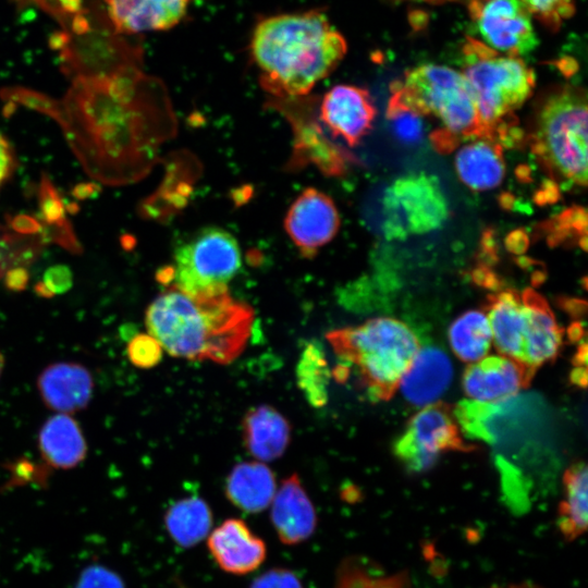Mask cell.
<instances>
[{
    "label": "cell",
    "instance_id": "2e32d148",
    "mask_svg": "<svg viewBox=\"0 0 588 588\" xmlns=\"http://www.w3.org/2000/svg\"><path fill=\"white\" fill-rule=\"evenodd\" d=\"M115 33L133 35L177 25L192 0H102Z\"/></svg>",
    "mask_w": 588,
    "mask_h": 588
},
{
    "label": "cell",
    "instance_id": "277c9868",
    "mask_svg": "<svg viewBox=\"0 0 588 588\" xmlns=\"http://www.w3.org/2000/svg\"><path fill=\"white\" fill-rule=\"evenodd\" d=\"M340 359L355 367L373 400H389L419 350V341L403 322L388 317L335 329L326 335Z\"/></svg>",
    "mask_w": 588,
    "mask_h": 588
},
{
    "label": "cell",
    "instance_id": "4316f807",
    "mask_svg": "<svg viewBox=\"0 0 588 588\" xmlns=\"http://www.w3.org/2000/svg\"><path fill=\"white\" fill-rule=\"evenodd\" d=\"M584 462L573 464L564 475L565 497L559 509V528L566 540H575L587 529L588 477Z\"/></svg>",
    "mask_w": 588,
    "mask_h": 588
},
{
    "label": "cell",
    "instance_id": "44dd1931",
    "mask_svg": "<svg viewBox=\"0 0 588 588\" xmlns=\"http://www.w3.org/2000/svg\"><path fill=\"white\" fill-rule=\"evenodd\" d=\"M242 427L246 450L257 461L277 460L289 446L290 422L270 405L262 404L248 409Z\"/></svg>",
    "mask_w": 588,
    "mask_h": 588
},
{
    "label": "cell",
    "instance_id": "ab89813d",
    "mask_svg": "<svg viewBox=\"0 0 588 588\" xmlns=\"http://www.w3.org/2000/svg\"><path fill=\"white\" fill-rule=\"evenodd\" d=\"M528 234L523 229L512 231L505 238L507 250L513 254H523L528 248Z\"/></svg>",
    "mask_w": 588,
    "mask_h": 588
},
{
    "label": "cell",
    "instance_id": "3957f363",
    "mask_svg": "<svg viewBox=\"0 0 588 588\" xmlns=\"http://www.w3.org/2000/svg\"><path fill=\"white\" fill-rule=\"evenodd\" d=\"M249 49L266 90L293 98L307 95L330 75L347 45L323 13L311 10L259 21Z\"/></svg>",
    "mask_w": 588,
    "mask_h": 588
},
{
    "label": "cell",
    "instance_id": "f6af8a7d",
    "mask_svg": "<svg viewBox=\"0 0 588 588\" xmlns=\"http://www.w3.org/2000/svg\"><path fill=\"white\" fill-rule=\"evenodd\" d=\"M2 367H3V357L0 353V375H1V371H2Z\"/></svg>",
    "mask_w": 588,
    "mask_h": 588
},
{
    "label": "cell",
    "instance_id": "8992f818",
    "mask_svg": "<svg viewBox=\"0 0 588 588\" xmlns=\"http://www.w3.org/2000/svg\"><path fill=\"white\" fill-rule=\"evenodd\" d=\"M464 75L474 98L480 137L494 142L497 131L516 119L513 112L530 96L535 73L520 57L498 52L467 37L463 47Z\"/></svg>",
    "mask_w": 588,
    "mask_h": 588
},
{
    "label": "cell",
    "instance_id": "8d00e7d4",
    "mask_svg": "<svg viewBox=\"0 0 588 588\" xmlns=\"http://www.w3.org/2000/svg\"><path fill=\"white\" fill-rule=\"evenodd\" d=\"M430 139L432 146L439 152L448 154L457 147L461 138L444 128H440L431 133Z\"/></svg>",
    "mask_w": 588,
    "mask_h": 588
},
{
    "label": "cell",
    "instance_id": "f546056e",
    "mask_svg": "<svg viewBox=\"0 0 588 588\" xmlns=\"http://www.w3.org/2000/svg\"><path fill=\"white\" fill-rule=\"evenodd\" d=\"M547 241L555 246L568 238L577 240L584 250L587 249V212L586 209L573 206L555 218L543 223Z\"/></svg>",
    "mask_w": 588,
    "mask_h": 588
},
{
    "label": "cell",
    "instance_id": "7a4b0ae2",
    "mask_svg": "<svg viewBox=\"0 0 588 588\" xmlns=\"http://www.w3.org/2000/svg\"><path fill=\"white\" fill-rule=\"evenodd\" d=\"M254 318L228 289L191 294L170 284L148 306L145 323L169 355L228 365L246 348Z\"/></svg>",
    "mask_w": 588,
    "mask_h": 588
},
{
    "label": "cell",
    "instance_id": "d6986e66",
    "mask_svg": "<svg viewBox=\"0 0 588 588\" xmlns=\"http://www.w3.org/2000/svg\"><path fill=\"white\" fill-rule=\"evenodd\" d=\"M37 385L49 408L71 415L88 405L94 383L86 367L74 362H61L46 367Z\"/></svg>",
    "mask_w": 588,
    "mask_h": 588
},
{
    "label": "cell",
    "instance_id": "d590c367",
    "mask_svg": "<svg viewBox=\"0 0 588 588\" xmlns=\"http://www.w3.org/2000/svg\"><path fill=\"white\" fill-rule=\"evenodd\" d=\"M249 588H303V584L294 572L277 567L256 577Z\"/></svg>",
    "mask_w": 588,
    "mask_h": 588
},
{
    "label": "cell",
    "instance_id": "5b68a950",
    "mask_svg": "<svg viewBox=\"0 0 588 588\" xmlns=\"http://www.w3.org/2000/svg\"><path fill=\"white\" fill-rule=\"evenodd\" d=\"M532 154L550 174L564 186L587 183V97L584 89L565 86L541 105L532 133Z\"/></svg>",
    "mask_w": 588,
    "mask_h": 588
},
{
    "label": "cell",
    "instance_id": "f1b7e54d",
    "mask_svg": "<svg viewBox=\"0 0 588 588\" xmlns=\"http://www.w3.org/2000/svg\"><path fill=\"white\" fill-rule=\"evenodd\" d=\"M328 366L322 351L309 345L302 354L297 365L299 388L314 406H322L327 402Z\"/></svg>",
    "mask_w": 588,
    "mask_h": 588
},
{
    "label": "cell",
    "instance_id": "e575fe53",
    "mask_svg": "<svg viewBox=\"0 0 588 588\" xmlns=\"http://www.w3.org/2000/svg\"><path fill=\"white\" fill-rule=\"evenodd\" d=\"M72 282V272L66 266H52L47 269L44 280L36 284L35 290L40 296L51 297L68 291Z\"/></svg>",
    "mask_w": 588,
    "mask_h": 588
},
{
    "label": "cell",
    "instance_id": "4fadbf2b",
    "mask_svg": "<svg viewBox=\"0 0 588 588\" xmlns=\"http://www.w3.org/2000/svg\"><path fill=\"white\" fill-rule=\"evenodd\" d=\"M534 375L520 362L504 355L488 356L466 368L463 388L473 401L495 403L513 397L530 383Z\"/></svg>",
    "mask_w": 588,
    "mask_h": 588
},
{
    "label": "cell",
    "instance_id": "52a82bcc",
    "mask_svg": "<svg viewBox=\"0 0 588 588\" xmlns=\"http://www.w3.org/2000/svg\"><path fill=\"white\" fill-rule=\"evenodd\" d=\"M389 101L424 115L432 114L443 128L463 138L480 137L477 108L462 72L439 64H422L391 86Z\"/></svg>",
    "mask_w": 588,
    "mask_h": 588
},
{
    "label": "cell",
    "instance_id": "ba28073f",
    "mask_svg": "<svg viewBox=\"0 0 588 588\" xmlns=\"http://www.w3.org/2000/svg\"><path fill=\"white\" fill-rule=\"evenodd\" d=\"M241 268L236 240L219 228H207L175 252L169 283L186 293L228 289Z\"/></svg>",
    "mask_w": 588,
    "mask_h": 588
},
{
    "label": "cell",
    "instance_id": "d6a6232c",
    "mask_svg": "<svg viewBox=\"0 0 588 588\" xmlns=\"http://www.w3.org/2000/svg\"><path fill=\"white\" fill-rule=\"evenodd\" d=\"M163 348L149 333L135 335L127 344L126 353L131 363L139 368H151L162 357Z\"/></svg>",
    "mask_w": 588,
    "mask_h": 588
},
{
    "label": "cell",
    "instance_id": "30bf717a",
    "mask_svg": "<svg viewBox=\"0 0 588 588\" xmlns=\"http://www.w3.org/2000/svg\"><path fill=\"white\" fill-rule=\"evenodd\" d=\"M457 420L449 405H426L412 417L394 444L396 457L415 471L425 470L446 451H467Z\"/></svg>",
    "mask_w": 588,
    "mask_h": 588
},
{
    "label": "cell",
    "instance_id": "b9f144b4",
    "mask_svg": "<svg viewBox=\"0 0 588 588\" xmlns=\"http://www.w3.org/2000/svg\"><path fill=\"white\" fill-rule=\"evenodd\" d=\"M4 282L8 289L21 291L28 282V272L24 268L15 267L7 272Z\"/></svg>",
    "mask_w": 588,
    "mask_h": 588
},
{
    "label": "cell",
    "instance_id": "603a6c76",
    "mask_svg": "<svg viewBox=\"0 0 588 588\" xmlns=\"http://www.w3.org/2000/svg\"><path fill=\"white\" fill-rule=\"evenodd\" d=\"M277 491L275 476L265 462L236 464L225 481V495L237 509L259 513L268 507Z\"/></svg>",
    "mask_w": 588,
    "mask_h": 588
},
{
    "label": "cell",
    "instance_id": "60d3db41",
    "mask_svg": "<svg viewBox=\"0 0 588 588\" xmlns=\"http://www.w3.org/2000/svg\"><path fill=\"white\" fill-rule=\"evenodd\" d=\"M560 197L559 184L552 180L546 181L535 194V201L539 205H547L556 201Z\"/></svg>",
    "mask_w": 588,
    "mask_h": 588
},
{
    "label": "cell",
    "instance_id": "ac0fdd59",
    "mask_svg": "<svg viewBox=\"0 0 588 588\" xmlns=\"http://www.w3.org/2000/svg\"><path fill=\"white\" fill-rule=\"evenodd\" d=\"M520 297L525 318L524 363L536 372L556 357L563 332L549 304L538 292L528 287Z\"/></svg>",
    "mask_w": 588,
    "mask_h": 588
},
{
    "label": "cell",
    "instance_id": "1f68e13d",
    "mask_svg": "<svg viewBox=\"0 0 588 588\" xmlns=\"http://www.w3.org/2000/svg\"><path fill=\"white\" fill-rule=\"evenodd\" d=\"M542 24L558 29L575 12L574 0H519Z\"/></svg>",
    "mask_w": 588,
    "mask_h": 588
},
{
    "label": "cell",
    "instance_id": "74e56055",
    "mask_svg": "<svg viewBox=\"0 0 588 588\" xmlns=\"http://www.w3.org/2000/svg\"><path fill=\"white\" fill-rule=\"evenodd\" d=\"M14 168L13 150L9 142L0 133V186L9 177Z\"/></svg>",
    "mask_w": 588,
    "mask_h": 588
},
{
    "label": "cell",
    "instance_id": "5bb4252c",
    "mask_svg": "<svg viewBox=\"0 0 588 588\" xmlns=\"http://www.w3.org/2000/svg\"><path fill=\"white\" fill-rule=\"evenodd\" d=\"M376 108L369 93L354 85H336L320 103V119L331 134L353 147L369 132Z\"/></svg>",
    "mask_w": 588,
    "mask_h": 588
},
{
    "label": "cell",
    "instance_id": "4dcf8cb0",
    "mask_svg": "<svg viewBox=\"0 0 588 588\" xmlns=\"http://www.w3.org/2000/svg\"><path fill=\"white\" fill-rule=\"evenodd\" d=\"M387 118L390 120L397 139L405 144L418 143L424 133L422 117L415 111L388 102Z\"/></svg>",
    "mask_w": 588,
    "mask_h": 588
},
{
    "label": "cell",
    "instance_id": "bcb514c9",
    "mask_svg": "<svg viewBox=\"0 0 588 588\" xmlns=\"http://www.w3.org/2000/svg\"><path fill=\"white\" fill-rule=\"evenodd\" d=\"M424 1H429V2H441V1H445V0H424Z\"/></svg>",
    "mask_w": 588,
    "mask_h": 588
},
{
    "label": "cell",
    "instance_id": "7402d4cb",
    "mask_svg": "<svg viewBox=\"0 0 588 588\" xmlns=\"http://www.w3.org/2000/svg\"><path fill=\"white\" fill-rule=\"evenodd\" d=\"M487 309L492 341L499 353L525 364V318L520 294L509 289L489 295Z\"/></svg>",
    "mask_w": 588,
    "mask_h": 588
},
{
    "label": "cell",
    "instance_id": "cb8c5ba5",
    "mask_svg": "<svg viewBox=\"0 0 588 588\" xmlns=\"http://www.w3.org/2000/svg\"><path fill=\"white\" fill-rule=\"evenodd\" d=\"M502 148L497 142L481 137L464 145L455 157L460 180L477 192L497 187L505 174Z\"/></svg>",
    "mask_w": 588,
    "mask_h": 588
},
{
    "label": "cell",
    "instance_id": "7bdbcfd3",
    "mask_svg": "<svg viewBox=\"0 0 588 588\" xmlns=\"http://www.w3.org/2000/svg\"><path fill=\"white\" fill-rule=\"evenodd\" d=\"M11 226L21 234H36L41 230L39 220L27 216L14 217Z\"/></svg>",
    "mask_w": 588,
    "mask_h": 588
},
{
    "label": "cell",
    "instance_id": "7c38bea8",
    "mask_svg": "<svg viewBox=\"0 0 588 588\" xmlns=\"http://www.w3.org/2000/svg\"><path fill=\"white\" fill-rule=\"evenodd\" d=\"M340 216L333 200L309 187L293 201L284 229L304 257L311 258L338 233Z\"/></svg>",
    "mask_w": 588,
    "mask_h": 588
},
{
    "label": "cell",
    "instance_id": "8fae6325",
    "mask_svg": "<svg viewBox=\"0 0 588 588\" xmlns=\"http://www.w3.org/2000/svg\"><path fill=\"white\" fill-rule=\"evenodd\" d=\"M469 12L482 42L498 52L522 57L538 45L531 14L519 0H471Z\"/></svg>",
    "mask_w": 588,
    "mask_h": 588
},
{
    "label": "cell",
    "instance_id": "ffe728a7",
    "mask_svg": "<svg viewBox=\"0 0 588 588\" xmlns=\"http://www.w3.org/2000/svg\"><path fill=\"white\" fill-rule=\"evenodd\" d=\"M452 375L451 362L442 350L419 347L399 385L408 402L426 406L448 389Z\"/></svg>",
    "mask_w": 588,
    "mask_h": 588
},
{
    "label": "cell",
    "instance_id": "484cf974",
    "mask_svg": "<svg viewBox=\"0 0 588 588\" xmlns=\"http://www.w3.org/2000/svg\"><path fill=\"white\" fill-rule=\"evenodd\" d=\"M164 525L176 544L191 548L208 537L212 526V513L201 498H183L169 507L164 515Z\"/></svg>",
    "mask_w": 588,
    "mask_h": 588
},
{
    "label": "cell",
    "instance_id": "ee69618b",
    "mask_svg": "<svg viewBox=\"0 0 588 588\" xmlns=\"http://www.w3.org/2000/svg\"><path fill=\"white\" fill-rule=\"evenodd\" d=\"M509 588H543L537 584H534V583H529V581H524V583H519V584H512L510 585Z\"/></svg>",
    "mask_w": 588,
    "mask_h": 588
},
{
    "label": "cell",
    "instance_id": "83f0119b",
    "mask_svg": "<svg viewBox=\"0 0 588 588\" xmlns=\"http://www.w3.org/2000/svg\"><path fill=\"white\" fill-rule=\"evenodd\" d=\"M450 345L464 362L483 358L491 346L492 334L487 314L468 310L457 317L449 329Z\"/></svg>",
    "mask_w": 588,
    "mask_h": 588
},
{
    "label": "cell",
    "instance_id": "d4e9b609",
    "mask_svg": "<svg viewBox=\"0 0 588 588\" xmlns=\"http://www.w3.org/2000/svg\"><path fill=\"white\" fill-rule=\"evenodd\" d=\"M38 444L45 462L59 469L77 466L87 453L79 425L71 415L63 413L46 420L39 431Z\"/></svg>",
    "mask_w": 588,
    "mask_h": 588
},
{
    "label": "cell",
    "instance_id": "9a60e30c",
    "mask_svg": "<svg viewBox=\"0 0 588 588\" xmlns=\"http://www.w3.org/2000/svg\"><path fill=\"white\" fill-rule=\"evenodd\" d=\"M207 546L217 564L235 575L255 571L267 553L264 540L240 518H229L210 531Z\"/></svg>",
    "mask_w": 588,
    "mask_h": 588
},
{
    "label": "cell",
    "instance_id": "9c48e42d",
    "mask_svg": "<svg viewBox=\"0 0 588 588\" xmlns=\"http://www.w3.org/2000/svg\"><path fill=\"white\" fill-rule=\"evenodd\" d=\"M382 213L385 237L404 240L442 226L449 217V204L436 176L409 174L388 186Z\"/></svg>",
    "mask_w": 588,
    "mask_h": 588
},
{
    "label": "cell",
    "instance_id": "6da1fadb",
    "mask_svg": "<svg viewBox=\"0 0 588 588\" xmlns=\"http://www.w3.org/2000/svg\"><path fill=\"white\" fill-rule=\"evenodd\" d=\"M143 90L144 77L134 68L75 81L57 120L90 175L125 181L135 175L134 158H154L161 136L150 128Z\"/></svg>",
    "mask_w": 588,
    "mask_h": 588
},
{
    "label": "cell",
    "instance_id": "f35d334b",
    "mask_svg": "<svg viewBox=\"0 0 588 588\" xmlns=\"http://www.w3.org/2000/svg\"><path fill=\"white\" fill-rule=\"evenodd\" d=\"M471 278L476 284L486 289L498 291L501 287V280L489 269V267L479 265L471 272Z\"/></svg>",
    "mask_w": 588,
    "mask_h": 588
},
{
    "label": "cell",
    "instance_id": "e0dca14e",
    "mask_svg": "<svg viewBox=\"0 0 588 588\" xmlns=\"http://www.w3.org/2000/svg\"><path fill=\"white\" fill-rule=\"evenodd\" d=\"M270 505L272 525L283 543L297 544L314 534L316 510L297 474L282 480Z\"/></svg>",
    "mask_w": 588,
    "mask_h": 588
},
{
    "label": "cell",
    "instance_id": "836d02e7",
    "mask_svg": "<svg viewBox=\"0 0 588 588\" xmlns=\"http://www.w3.org/2000/svg\"><path fill=\"white\" fill-rule=\"evenodd\" d=\"M75 588H125L121 577L101 565H90L81 573Z\"/></svg>",
    "mask_w": 588,
    "mask_h": 588
}]
</instances>
